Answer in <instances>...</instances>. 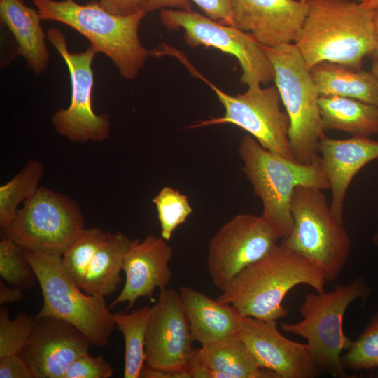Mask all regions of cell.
I'll use <instances>...</instances> for the list:
<instances>
[{
    "mask_svg": "<svg viewBox=\"0 0 378 378\" xmlns=\"http://www.w3.org/2000/svg\"><path fill=\"white\" fill-rule=\"evenodd\" d=\"M308 11L294 44L311 69L323 62L362 69L374 48V8L350 0H305Z\"/></svg>",
    "mask_w": 378,
    "mask_h": 378,
    "instance_id": "obj_1",
    "label": "cell"
},
{
    "mask_svg": "<svg viewBox=\"0 0 378 378\" xmlns=\"http://www.w3.org/2000/svg\"><path fill=\"white\" fill-rule=\"evenodd\" d=\"M326 282L316 265L280 243L240 272L217 300L242 316L276 321L288 314L282 302L293 287L305 284L321 293Z\"/></svg>",
    "mask_w": 378,
    "mask_h": 378,
    "instance_id": "obj_2",
    "label": "cell"
},
{
    "mask_svg": "<svg viewBox=\"0 0 378 378\" xmlns=\"http://www.w3.org/2000/svg\"><path fill=\"white\" fill-rule=\"evenodd\" d=\"M42 20L63 23L85 36L97 52L106 55L126 80H134L150 51L141 43L139 27L146 13L119 15L99 1L79 4L74 0H32Z\"/></svg>",
    "mask_w": 378,
    "mask_h": 378,
    "instance_id": "obj_3",
    "label": "cell"
},
{
    "mask_svg": "<svg viewBox=\"0 0 378 378\" xmlns=\"http://www.w3.org/2000/svg\"><path fill=\"white\" fill-rule=\"evenodd\" d=\"M238 153L242 171L262 201L260 216L279 238L292 230L291 198L298 186L330 189L319 155L310 164H302L264 148L250 134L241 139Z\"/></svg>",
    "mask_w": 378,
    "mask_h": 378,
    "instance_id": "obj_4",
    "label": "cell"
},
{
    "mask_svg": "<svg viewBox=\"0 0 378 378\" xmlns=\"http://www.w3.org/2000/svg\"><path fill=\"white\" fill-rule=\"evenodd\" d=\"M274 70V83L290 120L289 145L295 160L312 163L325 134L319 94L310 69L294 43L264 46Z\"/></svg>",
    "mask_w": 378,
    "mask_h": 378,
    "instance_id": "obj_5",
    "label": "cell"
},
{
    "mask_svg": "<svg viewBox=\"0 0 378 378\" xmlns=\"http://www.w3.org/2000/svg\"><path fill=\"white\" fill-rule=\"evenodd\" d=\"M37 276L43 304L37 317L64 321L79 330L91 346L103 347L116 324L104 297L86 294L66 274L62 256L24 249Z\"/></svg>",
    "mask_w": 378,
    "mask_h": 378,
    "instance_id": "obj_6",
    "label": "cell"
},
{
    "mask_svg": "<svg viewBox=\"0 0 378 378\" xmlns=\"http://www.w3.org/2000/svg\"><path fill=\"white\" fill-rule=\"evenodd\" d=\"M370 287L361 277L330 291L308 293L300 307L303 319L295 323H282L281 329L307 341L321 370L335 377H347L342 363V353L353 341L343 331V318L349 306L357 298L365 300Z\"/></svg>",
    "mask_w": 378,
    "mask_h": 378,
    "instance_id": "obj_7",
    "label": "cell"
},
{
    "mask_svg": "<svg viewBox=\"0 0 378 378\" xmlns=\"http://www.w3.org/2000/svg\"><path fill=\"white\" fill-rule=\"evenodd\" d=\"M322 190L304 186L295 189L290 204L293 226L281 244L312 261L326 281H334L349 258L351 240Z\"/></svg>",
    "mask_w": 378,
    "mask_h": 378,
    "instance_id": "obj_8",
    "label": "cell"
},
{
    "mask_svg": "<svg viewBox=\"0 0 378 378\" xmlns=\"http://www.w3.org/2000/svg\"><path fill=\"white\" fill-rule=\"evenodd\" d=\"M173 56L184 64L192 75L204 81L214 90L225 108V114L196 122L190 128L230 123L235 125L257 140L265 149L295 160L289 145L290 120L281 110V99L276 86H248L240 94H228L200 74L188 61L183 52L175 50Z\"/></svg>",
    "mask_w": 378,
    "mask_h": 378,
    "instance_id": "obj_9",
    "label": "cell"
},
{
    "mask_svg": "<svg viewBox=\"0 0 378 378\" xmlns=\"http://www.w3.org/2000/svg\"><path fill=\"white\" fill-rule=\"evenodd\" d=\"M83 225L81 209L74 200L42 186L3 232L25 250L62 256Z\"/></svg>",
    "mask_w": 378,
    "mask_h": 378,
    "instance_id": "obj_10",
    "label": "cell"
},
{
    "mask_svg": "<svg viewBox=\"0 0 378 378\" xmlns=\"http://www.w3.org/2000/svg\"><path fill=\"white\" fill-rule=\"evenodd\" d=\"M160 20L169 31L183 29L184 41L192 48L204 46L234 56L241 69L242 84L248 87L274 81L272 62L264 46L251 34L192 10L162 9Z\"/></svg>",
    "mask_w": 378,
    "mask_h": 378,
    "instance_id": "obj_11",
    "label": "cell"
},
{
    "mask_svg": "<svg viewBox=\"0 0 378 378\" xmlns=\"http://www.w3.org/2000/svg\"><path fill=\"white\" fill-rule=\"evenodd\" d=\"M46 38L63 58L71 80L69 106L56 111L51 118L55 130L74 142L105 141L110 134L109 115L95 113L92 103L94 86L92 64L97 51L90 46L83 52H70L65 35L57 28L49 29Z\"/></svg>",
    "mask_w": 378,
    "mask_h": 378,
    "instance_id": "obj_12",
    "label": "cell"
},
{
    "mask_svg": "<svg viewBox=\"0 0 378 378\" xmlns=\"http://www.w3.org/2000/svg\"><path fill=\"white\" fill-rule=\"evenodd\" d=\"M279 239L261 216L243 213L232 217L209 243L206 267L214 285L223 292L240 272L274 247Z\"/></svg>",
    "mask_w": 378,
    "mask_h": 378,
    "instance_id": "obj_13",
    "label": "cell"
},
{
    "mask_svg": "<svg viewBox=\"0 0 378 378\" xmlns=\"http://www.w3.org/2000/svg\"><path fill=\"white\" fill-rule=\"evenodd\" d=\"M237 335L256 365L277 378H312L321 370L307 343L284 336L276 321L242 316Z\"/></svg>",
    "mask_w": 378,
    "mask_h": 378,
    "instance_id": "obj_14",
    "label": "cell"
},
{
    "mask_svg": "<svg viewBox=\"0 0 378 378\" xmlns=\"http://www.w3.org/2000/svg\"><path fill=\"white\" fill-rule=\"evenodd\" d=\"M193 342L179 294L161 290L151 307L146 339L147 367L180 370L185 368Z\"/></svg>",
    "mask_w": 378,
    "mask_h": 378,
    "instance_id": "obj_15",
    "label": "cell"
},
{
    "mask_svg": "<svg viewBox=\"0 0 378 378\" xmlns=\"http://www.w3.org/2000/svg\"><path fill=\"white\" fill-rule=\"evenodd\" d=\"M34 318L21 356L34 378H63L71 363L88 352L90 344L79 330L64 321L46 316Z\"/></svg>",
    "mask_w": 378,
    "mask_h": 378,
    "instance_id": "obj_16",
    "label": "cell"
},
{
    "mask_svg": "<svg viewBox=\"0 0 378 378\" xmlns=\"http://www.w3.org/2000/svg\"><path fill=\"white\" fill-rule=\"evenodd\" d=\"M307 11L305 0H231L232 26L267 47L294 42Z\"/></svg>",
    "mask_w": 378,
    "mask_h": 378,
    "instance_id": "obj_17",
    "label": "cell"
},
{
    "mask_svg": "<svg viewBox=\"0 0 378 378\" xmlns=\"http://www.w3.org/2000/svg\"><path fill=\"white\" fill-rule=\"evenodd\" d=\"M167 241L154 234H148L143 240H131L122 267L125 285L109 305L110 309L127 302L130 309L139 298H153L156 288H167L172 278L169 263L173 257L172 248Z\"/></svg>",
    "mask_w": 378,
    "mask_h": 378,
    "instance_id": "obj_18",
    "label": "cell"
},
{
    "mask_svg": "<svg viewBox=\"0 0 378 378\" xmlns=\"http://www.w3.org/2000/svg\"><path fill=\"white\" fill-rule=\"evenodd\" d=\"M318 153L332 192L330 209L337 220L343 224L344 202L357 173L378 159V141L368 136L336 139L323 134Z\"/></svg>",
    "mask_w": 378,
    "mask_h": 378,
    "instance_id": "obj_19",
    "label": "cell"
},
{
    "mask_svg": "<svg viewBox=\"0 0 378 378\" xmlns=\"http://www.w3.org/2000/svg\"><path fill=\"white\" fill-rule=\"evenodd\" d=\"M179 294L193 342L202 346L237 334L242 316L234 306L189 286H181Z\"/></svg>",
    "mask_w": 378,
    "mask_h": 378,
    "instance_id": "obj_20",
    "label": "cell"
},
{
    "mask_svg": "<svg viewBox=\"0 0 378 378\" xmlns=\"http://www.w3.org/2000/svg\"><path fill=\"white\" fill-rule=\"evenodd\" d=\"M0 17L15 38L17 55L24 59L36 76L43 73L48 68L50 54L38 10L21 0H0Z\"/></svg>",
    "mask_w": 378,
    "mask_h": 378,
    "instance_id": "obj_21",
    "label": "cell"
},
{
    "mask_svg": "<svg viewBox=\"0 0 378 378\" xmlns=\"http://www.w3.org/2000/svg\"><path fill=\"white\" fill-rule=\"evenodd\" d=\"M320 97L339 96L378 106V78L370 71L323 62L310 69Z\"/></svg>",
    "mask_w": 378,
    "mask_h": 378,
    "instance_id": "obj_22",
    "label": "cell"
},
{
    "mask_svg": "<svg viewBox=\"0 0 378 378\" xmlns=\"http://www.w3.org/2000/svg\"><path fill=\"white\" fill-rule=\"evenodd\" d=\"M199 354L211 378H277L256 365L237 334L201 346Z\"/></svg>",
    "mask_w": 378,
    "mask_h": 378,
    "instance_id": "obj_23",
    "label": "cell"
},
{
    "mask_svg": "<svg viewBox=\"0 0 378 378\" xmlns=\"http://www.w3.org/2000/svg\"><path fill=\"white\" fill-rule=\"evenodd\" d=\"M318 104L325 131L340 130L352 136L378 134V106L339 96L320 97Z\"/></svg>",
    "mask_w": 378,
    "mask_h": 378,
    "instance_id": "obj_24",
    "label": "cell"
},
{
    "mask_svg": "<svg viewBox=\"0 0 378 378\" xmlns=\"http://www.w3.org/2000/svg\"><path fill=\"white\" fill-rule=\"evenodd\" d=\"M130 242L128 237L120 232L108 233L85 274L81 289L86 294L105 298L117 290Z\"/></svg>",
    "mask_w": 378,
    "mask_h": 378,
    "instance_id": "obj_25",
    "label": "cell"
},
{
    "mask_svg": "<svg viewBox=\"0 0 378 378\" xmlns=\"http://www.w3.org/2000/svg\"><path fill=\"white\" fill-rule=\"evenodd\" d=\"M151 307L145 306L130 313L113 314L125 341V378L141 377L146 363V339Z\"/></svg>",
    "mask_w": 378,
    "mask_h": 378,
    "instance_id": "obj_26",
    "label": "cell"
},
{
    "mask_svg": "<svg viewBox=\"0 0 378 378\" xmlns=\"http://www.w3.org/2000/svg\"><path fill=\"white\" fill-rule=\"evenodd\" d=\"M43 163L30 160L10 181L0 186V226L6 227L15 216L18 206L38 189L43 174Z\"/></svg>",
    "mask_w": 378,
    "mask_h": 378,
    "instance_id": "obj_27",
    "label": "cell"
},
{
    "mask_svg": "<svg viewBox=\"0 0 378 378\" xmlns=\"http://www.w3.org/2000/svg\"><path fill=\"white\" fill-rule=\"evenodd\" d=\"M108 234L97 227L83 228L62 255L64 272L80 288L93 257Z\"/></svg>",
    "mask_w": 378,
    "mask_h": 378,
    "instance_id": "obj_28",
    "label": "cell"
},
{
    "mask_svg": "<svg viewBox=\"0 0 378 378\" xmlns=\"http://www.w3.org/2000/svg\"><path fill=\"white\" fill-rule=\"evenodd\" d=\"M0 276L8 284L23 290L38 281L25 256L24 249L7 237H4L0 241Z\"/></svg>",
    "mask_w": 378,
    "mask_h": 378,
    "instance_id": "obj_29",
    "label": "cell"
},
{
    "mask_svg": "<svg viewBox=\"0 0 378 378\" xmlns=\"http://www.w3.org/2000/svg\"><path fill=\"white\" fill-rule=\"evenodd\" d=\"M152 202L157 209L161 237L169 241L192 213V208L186 195L169 186L163 187Z\"/></svg>",
    "mask_w": 378,
    "mask_h": 378,
    "instance_id": "obj_30",
    "label": "cell"
},
{
    "mask_svg": "<svg viewBox=\"0 0 378 378\" xmlns=\"http://www.w3.org/2000/svg\"><path fill=\"white\" fill-rule=\"evenodd\" d=\"M341 358L344 368L349 370L378 368V313Z\"/></svg>",
    "mask_w": 378,
    "mask_h": 378,
    "instance_id": "obj_31",
    "label": "cell"
},
{
    "mask_svg": "<svg viewBox=\"0 0 378 378\" xmlns=\"http://www.w3.org/2000/svg\"><path fill=\"white\" fill-rule=\"evenodd\" d=\"M35 318L25 313L11 319L8 310L0 309V359L21 354L34 328Z\"/></svg>",
    "mask_w": 378,
    "mask_h": 378,
    "instance_id": "obj_32",
    "label": "cell"
},
{
    "mask_svg": "<svg viewBox=\"0 0 378 378\" xmlns=\"http://www.w3.org/2000/svg\"><path fill=\"white\" fill-rule=\"evenodd\" d=\"M114 372L102 356L94 357L86 352L71 363L63 378H109Z\"/></svg>",
    "mask_w": 378,
    "mask_h": 378,
    "instance_id": "obj_33",
    "label": "cell"
},
{
    "mask_svg": "<svg viewBox=\"0 0 378 378\" xmlns=\"http://www.w3.org/2000/svg\"><path fill=\"white\" fill-rule=\"evenodd\" d=\"M208 18L226 25H232L231 0H189Z\"/></svg>",
    "mask_w": 378,
    "mask_h": 378,
    "instance_id": "obj_34",
    "label": "cell"
},
{
    "mask_svg": "<svg viewBox=\"0 0 378 378\" xmlns=\"http://www.w3.org/2000/svg\"><path fill=\"white\" fill-rule=\"evenodd\" d=\"M0 378H34L32 370L21 354L0 359Z\"/></svg>",
    "mask_w": 378,
    "mask_h": 378,
    "instance_id": "obj_35",
    "label": "cell"
},
{
    "mask_svg": "<svg viewBox=\"0 0 378 378\" xmlns=\"http://www.w3.org/2000/svg\"><path fill=\"white\" fill-rule=\"evenodd\" d=\"M108 11L119 15H131L148 13V0H100Z\"/></svg>",
    "mask_w": 378,
    "mask_h": 378,
    "instance_id": "obj_36",
    "label": "cell"
},
{
    "mask_svg": "<svg viewBox=\"0 0 378 378\" xmlns=\"http://www.w3.org/2000/svg\"><path fill=\"white\" fill-rule=\"evenodd\" d=\"M185 368L190 378H211V370L202 361L199 349H192Z\"/></svg>",
    "mask_w": 378,
    "mask_h": 378,
    "instance_id": "obj_37",
    "label": "cell"
},
{
    "mask_svg": "<svg viewBox=\"0 0 378 378\" xmlns=\"http://www.w3.org/2000/svg\"><path fill=\"white\" fill-rule=\"evenodd\" d=\"M144 378H190L186 368L180 370H168L146 367L141 372Z\"/></svg>",
    "mask_w": 378,
    "mask_h": 378,
    "instance_id": "obj_38",
    "label": "cell"
},
{
    "mask_svg": "<svg viewBox=\"0 0 378 378\" xmlns=\"http://www.w3.org/2000/svg\"><path fill=\"white\" fill-rule=\"evenodd\" d=\"M164 8L190 10L192 6L189 0H148V13Z\"/></svg>",
    "mask_w": 378,
    "mask_h": 378,
    "instance_id": "obj_39",
    "label": "cell"
},
{
    "mask_svg": "<svg viewBox=\"0 0 378 378\" xmlns=\"http://www.w3.org/2000/svg\"><path fill=\"white\" fill-rule=\"evenodd\" d=\"M23 290L0 281V304L15 303L22 300Z\"/></svg>",
    "mask_w": 378,
    "mask_h": 378,
    "instance_id": "obj_40",
    "label": "cell"
},
{
    "mask_svg": "<svg viewBox=\"0 0 378 378\" xmlns=\"http://www.w3.org/2000/svg\"><path fill=\"white\" fill-rule=\"evenodd\" d=\"M374 48L370 56L372 59H378V5L374 8Z\"/></svg>",
    "mask_w": 378,
    "mask_h": 378,
    "instance_id": "obj_41",
    "label": "cell"
},
{
    "mask_svg": "<svg viewBox=\"0 0 378 378\" xmlns=\"http://www.w3.org/2000/svg\"><path fill=\"white\" fill-rule=\"evenodd\" d=\"M371 71L378 78V59H372Z\"/></svg>",
    "mask_w": 378,
    "mask_h": 378,
    "instance_id": "obj_42",
    "label": "cell"
},
{
    "mask_svg": "<svg viewBox=\"0 0 378 378\" xmlns=\"http://www.w3.org/2000/svg\"><path fill=\"white\" fill-rule=\"evenodd\" d=\"M358 2L363 3L373 8L378 5V0H357Z\"/></svg>",
    "mask_w": 378,
    "mask_h": 378,
    "instance_id": "obj_43",
    "label": "cell"
},
{
    "mask_svg": "<svg viewBox=\"0 0 378 378\" xmlns=\"http://www.w3.org/2000/svg\"><path fill=\"white\" fill-rule=\"evenodd\" d=\"M372 241L374 245L378 246V231L374 234Z\"/></svg>",
    "mask_w": 378,
    "mask_h": 378,
    "instance_id": "obj_44",
    "label": "cell"
},
{
    "mask_svg": "<svg viewBox=\"0 0 378 378\" xmlns=\"http://www.w3.org/2000/svg\"><path fill=\"white\" fill-rule=\"evenodd\" d=\"M22 1H24V0H21Z\"/></svg>",
    "mask_w": 378,
    "mask_h": 378,
    "instance_id": "obj_45",
    "label": "cell"
}]
</instances>
